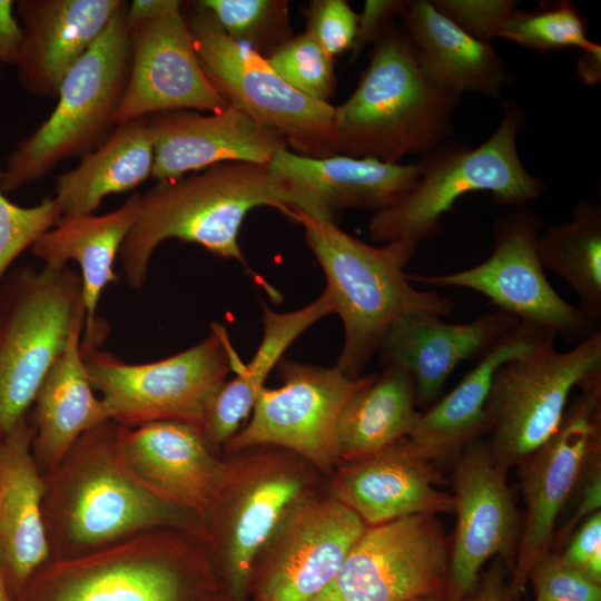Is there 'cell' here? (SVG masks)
Instances as JSON below:
<instances>
[{
	"instance_id": "21",
	"label": "cell",
	"mask_w": 601,
	"mask_h": 601,
	"mask_svg": "<svg viewBox=\"0 0 601 601\" xmlns=\"http://www.w3.org/2000/svg\"><path fill=\"white\" fill-rule=\"evenodd\" d=\"M446 483L433 463L407 439L366 456L341 462L326 480V492L366 526L410 515L454 513V500L436 486Z\"/></svg>"
},
{
	"instance_id": "37",
	"label": "cell",
	"mask_w": 601,
	"mask_h": 601,
	"mask_svg": "<svg viewBox=\"0 0 601 601\" xmlns=\"http://www.w3.org/2000/svg\"><path fill=\"white\" fill-rule=\"evenodd\" d=\"M266 60L294 89L328 102L336 88L333 58L306 32L290 38Z\"/></svg>"
},
{
	"instance_id": "31",
	"label": "cell",
	"mask_w": 601,
	"mask_h": 601,
	"mask_svg": "<svg viewBox=\"0 0 601 601\" xmlns=\"http://www.w3.org/2000/svg\"><path fill=\"white\" fill-rule=\"evenodd\" d=\"M334 313L326 290L306 306L277 313L263 306V337L252 359L226 381L214 397L203 430L211 447H224L246 423L270 371L283 358L285 351L307 328Z\"/></svg>"
},
{
	"instance_id": "25",
	"label": "cell",
	"mask_w": 601,
	"mask_h": 601,
	"mask_svg": "<svg viewBox=\"0 0 601 601\" xmlns=\"http://www.w3.org/2000/svg\"><path fill=\"white\" fill-rule=\"evenodd\" d=\"M269 168L308 203L313 217L334 221L347 208L374 213L401 201L416 185L418 164L386 162L346 155L308 157L279 150Z\"/></svg>"
},
{
	"instance_id": "40",
	"label": "cell",
	"mask_w": 601,
	"mask_h": 601,
	"mask_svg": "<svg viewBox=\"0 0 601 601\" xmlns=\"http://www.w3.org/2000/svg\"><path fill=\"white\" fill-rule=\"evenodd\" d=\"M306 33L332 58L351 51L358 14L345 0H313L304 9Z\"/></svg>"
},
{
	"instance_id": "8",
	"label": "cell",
	"mask_w": 601,
	"mask_h": 601,
	"mask_svg": "<svg viewBox=\"0 0 601 601\" xmlns=\"http://www.w3.org/2000/svg\"><path fill=\"white\" fill-rule=\"evenodd\" d=\"M127 4L66 75L50 116L8 156L0 170L3 194L36 183L61 161L83 157L117 127L131 61Z\"/></svg>"
},
{
	"instance_id": "36",
	"label": "cell",
	"mask_w": 601,
	"mask_h": 601,
	"mask_svg": "<svg viewBox=\"0 0 601 601\" xmlns=\"http://www.w3.org/2000/svg\"><path fill=\"white\" fill-rule=\"evenodd\" d=\"M195 4L207 10L233 40L265 58L294 37L286 0H200Z\"/></svg>"
},
{
	"instance_id": "17",
	"label": "cell",
	"mask_w": 601,
	"mask_h": 601,
	"mask_svg": "<svg viewBox=\"0 0 601 601\" xmlns=\"http://www.w3.org/2000/svg\"><path fill=\"white\" fill-rule=\"evenodd\" d=\"M365 529L326 489L299 501L254 559L249 577L254 601H313Z\"/></svg>"
},
{
	"instance_id": "15",
	"label": "cell",
	"mask_w": 601,
	"mask_h": 601,
	"mask_svg": "<svg viewBox=\"0 0 601 601\" xmlns=\"http://www.w3.org/2000/svg\"><path fill=\"white\" fill-rule=\"evenodd\" d=\"M126 28L130 73L117 126L162 111L228 107L200 68L180 1L134 0Z\"/></svg>"
},
{
	"instance_id": "38",
	"label": "cell",
	"mask_w": 601,
	"mask_h": 601,
	"mask_svg": "<svg viewBox=\"0 0 601 601\" xmlns=\"http://www.w3.org/2000/svg\"><path fill=\"white\" fill-rule=\"evenodd\" d=\"M61 219L53 198L22 207L0 191V282L17 257Z\"/></svg>"
},
{
	"instance_id": "22",
	"label": "cell",
	"mask_w": 601,
	"mask_h": 601,
	"mask_svg": "<svg viewBox=\"0 0 601 601\" xmlns=\"http://www.w3.org/2000/svg\"><path fill=\"white\" fill-rule=\"evenodd\" d=\"M154 147L151 176L175 180L221 162L268 166L288 145L282 134L228 106L203 115L170 110L144 117Z\"/></svg>"
},
{
	"instance_id": "1",
	"label": "cell",
	"mask_w": 601,
	"mask_h": 601,
	"mask_svg": "<svg viewBox=\"0 0 601 601\" xmlns=\"http://www.w3.org/2000/svg\"><path fill=\"white\" fill-rule=\"evenodd\" d=\"M259 206L285 215L292 207L312 214L307 200L269 166L221 162L187 177L158 181L140 194L136 220L118 254L128 285L139 289L152 253L164 240L176 238L239 262L276 297L277 292L249 268L238 242L243 220Z\"/></svg>"
},
{
	"instance_id": "23",
	"label": "cell",
	"mask_w": 601,
	"mask_h": 601,
	"mask_svg": "<svg viewBox=\"0 0 601 601\" xmlns=\"http://www.w3.org/2000/svg\"><path fill=\"white\" fill-rule=\"evenodd\" d=\"M122 0H19L16 16L22 41L19 85L30 95L57 99L72 66L87 52Z\"/></svg>"
},
{
	"instance_id": "50",
	"label": "cell",
	"mask_w": 601,
	"mask_h": 601,
	"mask_svg": "<svg viewBox=\"0 0 601 601\" xmlns=\"http://www.w3.org/2000/svg\"><path fill=\"white\" fill-rule=\"evenodd\" d=\"M204 601H226V600L220 599L218 593H215V594L210 595L209 598H207ZM228 601H229V598H228Z\"/></svg>"
},
{
	"instance_id": "12",
	"label": "cell",
	"mask_w": 601,
	"mask_h": 601,
	"mask_svg": "<svg viewBox=\"0 0 601 601\" xmlns=\"http://www.w3.org/2000/svg\"><path fill=\"white\" fill-rule=\"evenodd\" d=\"M186 18L203 72L228 106L282 134L293 151L336 155L335 107L289 86L255 50L233 40L205 9Z\"/></svg>"
},
{
	"instance_id": "35",
	"label": "cell",
	"mask_w": 601,
	"mask_h": 601,
	"mask_svg": "<svg viewBox=\"0 0 601 601\" xmlns=\"http://www.w3.org/2000/svg\"><path fill=\"white\" fill-rule=\"evenodd\" d=\"M497 38L540 52L568 48L601 50L589 39L587 22L570 1L544 3L532 11L515 9L501 27Z\"/></svg>"
},
{
	"instance_id": "34",
	"label": "cell",
	"mask_w": 601,
	"mask_h": 601,
	"mask_svg": "<svg viewBox=\"0 0 601 601\" xmlns=\"http://www.w3.org/2000/svg\"><path fill=\"white\" fill-rule=\"evenodd\" d=\"M543 268L562 277L579 298L578 307L597 326L601 321V207L577 203L566 221L550 225L538 236Z\"/></svg>"
},
{
	"instance_id": "43",
	"label": "cell",
	"mask_w": 601,
	"mask_h": 601,
	"mask_svg": "<svg viewBox=\"0 0 601 601\" xmlns=\"http://www.w3.org/2000/svg\"><path fill=\"white\" fill-rule=\"evenodd\" d=\"M406 6L407 1L403 0H366L358 14L351 60L355 61L366 45L375 43L393 24V19L404 13Z\"/></svg>"
},
{
	"instance_id": "3",
	"label": "cell",
	"mask_w": 601,
	"mask_h": 601,
	"mask_svg": "<svg viewBox=\"0 0 601 601\" xmlns=\"http://www.w3.org/2000/svg\"><path fill=\"white\" fill-rule=\"evenodd\" d=\"M286 216L304 228L306 243L321 265L325 290L343 323L344 342L338 367L349 377L362 371L378 352L392 324L410 312L450 315L453 303L434 292H420L404 269L417 245L396 240L368 245L343 231L334 221L292 207Z\"/></svg>"
},
{
	"instance_id": "7",
	"label": "cell",
	"mask_w": 601,
	"mask_h": 601,
	"mask_svg": "<svg viewBox=\"0 0 601 601\" xmlns=\"http://www.w3.org/2000/svg\"><path fill=\"white\" fill-rule=\"evenodd\" d=\"M225 480L204 516L207 548L231 601H246L254 559L299 501L325 489L326 477L297 454L255 445L227 454Z\"/></svg>"
},
{
	"instance_id": "5",
	"label": "cell",
	"mask_w": 601,
	"mask_h": 601,
	"mask_svg": "<svg viewBox=\"0 0 601 601\" xmlns=\"http://www.w3.org/2000/svg\"><path fill=\"white\" fill-rule=\"evenodd\" d=\"M215 573L204 540L152 530L49 559L13 601H204L217 592Z\"/></svg>"
},
{
	"instance_id": "20",
	"label": "cell",
	"mask_w": 601,
	"mask_h": 601,
	"mask_svg": "<svg viewBox=\"0 0 601 601\" xmlns=\"http://www.w3.org/2000/svg\"><path fill=\"white\" fill-rule=\"evenodd\" d=\"M116 451L127 472L146 490L203 520L227 472L226 457L211 447L203 426L188 422L117 424Z\"/></svg>"
},
{
	"instance_id": "33",
	"label": "cell",
	"mask_w": 601,
	"mask_h": 601,
	"mask_svg": "<svg viewBox=\"0 0 601 601\" xmlns=\"http://www.w3.org/2000/svg\"><path fill=\"white\" fill-rule=\"evenodd\" d=\"M413 376L402 366L385 364L382 373L352 395L336 426L341 462L353 461L408 437L416 411Z\"/></svg>"
},
{
	"instance_id": "39",
	"label": "cell",
	"mask_w": 601,
	"mask_h": 601,
	"mask_svg": "<svg viewBox=\"0 0 601 601\" xmlns=\"http://www.w3.org/2000/svg\"><path fill=\"white\" fill-rule=\"evenodd\" d=\"M528 580L532 582L535 601H601L600 584L551 551L532 564Z\"/></svg>"
},
{
	"instance_id": "16",
	"label": "cell",
	"mask_w": 601,
	"mask_h": 601,
	"mask_svg": "<svg viewBox=\"0 0 601 601\" xmlns=\"http://www.w3.org/2000/svg\"><path fill=\"white\" fill-rule=\"evenodd\" d=\"M450 543L435 515L366 526L313 601H407L445 594Z\"/></svg>"
},
{
	"instance_id": "30",
	"label": "cell",
	"mask_w": 601,
	"mask_h": 601,
	"mask_svg": "<svg viewBox=\"0 0 601 601\" xmlns=\"http://www.w3.org/2000/svg\"><path fill=\"white\" fill-rule=\"evenodd\" d=\"M139 193L132 194L120 207L100 216L63 217L31 247L43 267L61 269L69 262L80 268L85 326L92 327L102 290L118 277L114 265L138 211Z\"/></svg>"
},
{
	"instance_id": "9",
	"label": "cell",
	"mask_w": 601,
	"mask_h": 601,
	"mask_svg": "<svg viewBox=\"0 0 601 601\" xmlns=\"http://www.w3.org/2000/svg\"><path fill=\"white\" fill-rule=\"evenodd\" d=\"M99 325L86 331L81 352L95 391L110 420L135 427L157 421L203 426L208 408L230 372L244 366L227 329L214 323L196 345L164 359L128 364L97 347Z\"/></svg>"
},
{
	"instance_id": "11",
	"label": "cell",
	"mask_w": 601,
	"mask_h": 601,
	"mask_svg": "<svg viewBox=\"0 0 601 601\" xmlns=\"http://www.w3.org/2000/svg\"><path fill=\"white\" fill-rule=\"evenodd\" d=\"M549 337L495 372L486 403L487 442L508 470L559 428L571 393L601 377V329L565 352Z\"/></svg>"
},
{
	"instance_id": "44",
	"label": "cell",
	"mask_w": 601,
	"mask_h": 601,
	"mask_svg": "<svg viewBox=\"0 0 601 601\" xmlns=\"http://www.w3.org/2000/svg\"><path fill=\"white\" fill-rule=\"evenodd\" d=\"M14 4L12 0H0V65H16L20 53L22 33Z\"/></svg>"
},
{
	"instance_id": "26",
	"label": "cell",
	"mask_w": 601,
	"mask_h": 601,
	"mask_svg": "<svg viewBox=\"0 0 601 601\" xmlns=\"http://www.w3.org/2000/svg\"><path fill=\"white\" fill-rule=\"evenodd\" d=\"M32 436L26 417L0 440V565L12 601L51 554Z\"/></svg>"
},
{
	"instance_id": "45",
	"label": "cell",
	"mask_w": 601,
	"mask_h": 601,
	"mask_svg": "<svg viewBox=\"0 0 601 601\" xmlns=\"http://www.w3.org/2000/svg\"><path fill=\"white\" fill-rule=\"evenodd\" d=\"M599 456L593 460L591 472L583 485L581 499L575 510L573 518L566 525V530H571L581 520H585L590 515L600 511L601 506V471Z\"/></svg>"
},
{
	"instance_id": "14",
	"label": "cell",
	"mask_w": 601,
	"mask_h": 601,
	"mask_svg": "<svg viewBox=\"0 0 601 601\" xmlns=\"http://www.w3.org/2000/svg\"><path fill=\"white\" fill-rule=\"evenodd\" d=\"M277 365L283 384L260 391L248 422L224 446L226 455L273 445L297 454L327 479L341 463L336 441L341 412L375 374L354 378L336 366L287 358Z\"/></svg>"
},
{
	"instance_id": "4",
	"label": "cell",
	"mask_w": 601,
	"mask_h": 601,
	"mask_svg": "<svg viewBox=\"0 0 601 601\" xmlns=\"http://www.w3.org/2000/svg\"><path fill=\"white\" fill-rule=\"evenodd\" d=\"M461 95L430 80L403 30L392 24L374 43L349 96L335 107L336 155L398 162L445 141Z\"/></svg>"
},
{
	"instance_id": "13",
	"label": "cell",
	"mask_w": 601,
	"mask_h": 601,
	"mask_svg": "<svg viewBox=\"0 0 601 601\" xmlns=\"http://www.w3.org/2000/svg\"><path fill=\"white\" fill-rule=\"evenodd\" d=\"M541 217L525 205L512 207L493 226L491 255L477 265L442 275H407L410 282L471 289L522 323L577 344L600 328L563 299L545 276L538 254Z\"/></svg>"
},
{
	"instance_id": "2",
	"label": "cell",
	"mask_w": 601,
	"mask_h": 601,
	"mask_svg": "<svg viewBox=\"0 0 601 601\" xmlns=\"http://www.w3.org/2000/svg\"><path fill=\"white\" fill-rule=\"evenodd\" d=\"M117 423L85 433L46 479L43 519L56 558L72 556L152 530H179L207 544L201 516L140 485L116 451Z\"/></svg>"
},
{
	"instance_id": "47",
	"label": "cell",
	"mask_w": 601,
	"mask_h": 601,
	"mask_svg": "<svg viewBox=\"0 0 601 601\" xmlns=\"http://www.w3.org/2000/svg\"><path fill=\"white\" fill-rule=\"evenodd\" d=\"M577 73L589 86L599 83L601 79V50L580 51L577 60Z\"/></svg>"
},
{
	"instance_id": "29",
	"label": "cell",
	"mask_w": 601,
	"mask_h": 601,
	"mask_svg": "<svg viewBox=\"0 0 601 601\" xmlns=\"http://www.w3.org/2000/svg\"><path fill=\"white\" fill-rule=\"evenodd\" d=\"M405 35L425 76L462 95L500 98L512 73L491 42L475 39L430 0L407 1Z\"/></svg>"
},
{
	"instance_id": "24",
	"label": "cell",
	"mask_w": 601,
	"mask_h": 601,
	"mask_svg": "<svg viewBox=\"0 0 601 601\" xmlns=\"http://www.w3.org/2000/svg\"><path fill=\"white\" fill-rule=\"evenodd\" d=\"M519 323L500 309L462 324L443 322L427 312H410L392 324L378 352L383 365H400L413 376L417 405H424L441 394L462 362L483 355Z\"/></svg>"
},
{
	"instance_id": "28",
	"label": "cell",
	"mask_w": 601,
	"mask_h": 601,
	"mask_svg": "<svg viewBox=\"0 0 601 601\" xmlns=\"http://www.w3.org/2000/svg\"><path fill=\"white\" fill-rule=\"evenodd\" d=\"M85 308L72 323L65 349L46 375L32 404V452L51 473L88 431L110 421L95 394L81 352Z\"/></svg>"
},
{
	"instance_id": "41",
	"label": "cell",
	"mask_w": 601,
	"mask_h": 601,
	"mask_svg": "<svg viewBox=\"0 0 601 601\" xmlns=\"http://www.w3.org/2000/svg\"><path fill=\"white\" fill-rule=\"evenodd\" d=\"M434 7L477 40L491 42L516 9L512 0H433Z\"/></svg>"
},
{
	"instance_id": "49",
	"label": "cell",
	"mask_w": 601,
	"mask_h": 601,
	"mask_svg": "<svg viewBox=\"0 0 601 601\" xmlns=\"http://www.w3.org/2000/svg\"><path fill=\"white\" fill-rule=\"evenodd\" d=\"M445 600H446L445 594H435V595L416 598V599H412L407 601H445Z\"/></svg>"
},
{
	"instance_id": "32",
	"label": "cell",
	"mask_w": 601,
	"mask_h": 601,
	"mask_svg": "<svg viewBox=\"0 0 601 601\" xmlns=\"http://www.w3.org/2000/svg\"><path fill=\"white\" fill-rule=\"evenodd\" d=\"M154 147L144 118L119 124L73 169L57 177L53 200L63 217L92 215L102 199L151 176Z\"/></svg>"
},
{
	"instance_id": "6",
	"label": "cell",
	"mask_w": 601,
	"mask_h": 601,
	"mask_svg": "<svg viewBox=\"0 0 601 601\" xmlns=\"http://www.w3.org/2000/svg\"><path fill=\"white\" fill-rule=\"evenodd\" d=\"M523 122L519 107L506 102L499 126L481 145L446 140L422 155L415 187L371 217V239L385 244L408 240L418 246L443 230V215L466 194L489 193L496 204L511 208L541 196L544 181L524 167L516 147Z\"/></svg>"
},
{
	"instance_id": "18",
	"label": "cell",
	"mask_w": 601,
	"mask_h": 601,
	"mask_svg": "<svg viewBox=\"0 0 601 601\" xmlns=\"http://www.w3.org/2000/svg\"><path fill=\"white\" fill-rule=\"evenodd\" d=\"M569 402L558 431L519 466L526 512L509 587L515 600L532 564L550 552L556 519L570 494L600 453L601 377L582 387Z\"/></svg>"
},
{
	"instance_id": "48",
	"label": "cell",
	"mask_w": 601,
	"mask_h": 601,
	"mask_svg": "<svg viewBox=\"0 0 601 601\" xmlns=\"http://www.w3.org/2000/svg\"><path fill=\"white\" fill-rule=\"evenodd\" d=\"M0 601H12L0 565Z\"/></svg>"
},
{
	"instance_id": "10",
	"label": "cell",
	"mask_w": 601,
	"mask_h": 601,
	"mask_svg": "<svg viewBox=\"0 0 601 601\" xmlns=\"http://www.w3.org/2000/svg\"><path fill=\"white\" fill-rule=\"evenodd\" d=\"M80 274L26 265L0 282V440L27 417L83 309Z\"/></svg>"
},
{
	"instance_id": "19",
	"label": "cell",
	"mask_w": 601,
	"mask_h": 601,
	"mask_svg": "<svg viewBox=\"0 0 601 601\" xmlns=\"http://www.w3.org/2000/svg\"><path fill=\"white\" fill-rule=\"evenodd\" d=\"M506 472L480 437L469 443L456 460L452 495L456 524L450 544L449 601H463L474 590L490 558L499 555L513 562L519 523Z\"/></svg>"
},
{
	"instance_id": "27",
	"label": "cell",
	"mask_w": 601,
	"mask_h": 601,
	"mask_svg": "<svg viewBox=\"0 0 601 601\" xmlns=\"http://www.w3.org/2000/svg\"><path fill=\"white\" fill-rule=\"evenodd\" d=\"M552 336L556 335L522 322L503 335L451 392L421 413L407 437L415 451L431 463L456 461L487 430L486 403L497 368Z\"/></svg>"
},
{
	"instance_id": "42",
	"label": "cell",
	"mask_w": 601,
	"mask_h": 601,
	"mask_svg": "<svg viewBox=\"0 0 601 601\" xmlns=\"http://www.w3.org/2000/svg\"><path fill=\"white\" fill-rule=\"evenodd\" d=\"M561 559L591 581L601 583V512L587 518Z\"/></svg>"
},
{
	"instance_id": "46",
	"label": "cell",
	"mask_w": 601,
	"mask_h": 601,
	"mask_svg": "<svg viewBox=\"0 0 601 601\" xmlns=\"http://www.w3.org/2000/svg\"><path fill=\"white\" fill-rule=\"evenodd\" d=\"M463 601H511L502 563L496 561Z\"/></svg>"
}]
</instances>
